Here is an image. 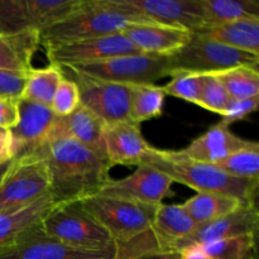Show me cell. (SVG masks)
<instances>
[{
    "label": "cell",
    "mask_w": 259,
    "mask_h": 259,
    "mask_svg": "<svg viewBox=\"0 0 259 259\" xmlns=\"http://www.w3.org/2000/svg\"><path fill=\"white\" fill-rule=\"evenodd\" d=\"M168 62L171 75L175 72L215 73L239 66L258 68L259 56L234 50L194 33L185 47L168 56Z\"/></svg>",
    "instance_id": "52a82bcc"
},
{
    "label": "cell",
    "mask_w": 259,
    "mask_h": 259,
    "mask_svg": "<svg viewBox=\"0 0 259 259\" xmlns=\"http://www.w3.org/2000/svg\"><path fill=\"white\" fill-rule=\"evenodd\" d=\"M115 257H113V258H105V259H114Z\"/></svg>",
    "instance_id": "7bdbcfd3"
},
{
    "label": "cell",
    "mask_w": 259,
    "mask_h": 259,
    "mask_svg": "<svg viewBox=\"0 0 259 259\" xmlns=\"http://www.w3.org/2000/svg\"><path fill=\"white\" fill-rule=\"evenodd\" d=\"M259 228V211L257 204L242 205L234 211L210 222L199 225L194 233L180 242L175 250L185 249L190 245H204L240 235H257Z\"/></svg>",
    "instance_id": "2e32d148"
},
{
    "label": "cell",
    "mask_w": 259,
    "mask_h": 259,
    "mask_svg": "<svg viewBox=\"0 0 259 259\" xmlns=\"http://www.w3.org/2000/svg\"><path fill=\"white\" fill-rule=\"evenodd\" d=\"M214 75L222 81L230 99H248L259 96L258 68L239 66L215 72Z\"/></svg>",
    "instance_id": "f1b7e54d"
},
{
    "label": "cell",
    "mask_w": 259,
    "mask_h": 259,
    "mask_svg": "<svg viewBox=\"0 0 259 259\" xmlns=\"http://www.w3.org/2000/svg\"><path fill=\"white\" fill-rule=\"evenodd\" d=\"M27 75L0 70V96L20 99Z\"/></svg>",
    "instance_id": "d590c367"
},
{
    "label": "cell",
    "mask_w": 259,
    "mask_h": 259,
    "mask_svg": "<svg viewBox=\"0 0 259 259\" xmlns=\"http://www.w3.org/2000/svg\"><path fill=\"white\" fill-rule=\"evenodd\" d=\"M39 46L37 30L0 34V70L27 75Z\"/></svg>",
    "instance_id": "cb8c5ba5"
},
{
    "label": "cell",
    "mask_w": 259,
    "mask_h": 259,
    "mask_svg": "<svg viewBox=\"0 0 259 259\" xmlns=\"http://www.w3.org/2000/svg\"><path fill=\"white\" fill-rule=\"evenodd\" d=\"M60 204L47 194L28 206L12 211L0 212V250L14 242L18 237L39 224Z\"/></svg>",
    "instance_id": "7402d4cb"
},
{
    "label": "cell",
    "mask_w": 259,
    "mask_h": 259,
    "mask_svg": "<svg viewBox=\"0 0 259 259\" xmlns=\"http://www.w3.org/2000/svg\"><path fill=\"white\" fill-rule=\"evenodd\" d=\"M199 225L182 205H159L154 215L151 233L161 250H175L176 245L196 230Z\"/></svg>",
    "instance_id": "44dd1931"
},
{
    "label": "cell",
    "mask_w": 259,
    "mask_h": 259,
    "mask_svg": "<svg viewBox=\"0 0 259 259\" xmlns=\"http://www.w3.org/2000/svg\"><path fill=\"white\" fill-rule=\"evenodd\" d=\"M180 254H181V259H210L200 245H190L180 250Z\"/></svg>",
    "instance_id": "ab89813d"
},
{
    "label": "cell",
    "mask_w": 259,
    "mask_h": 259,
    "mask_svg": "<svg viewBox=\"0 0 259 259\" xmlns=\"http://www.w3.org/2000/svg\"><path fill=\"white\" fill-rule=\"evenodd\" d=\"M13 161L12 142H10L9 131L0 136V166Z\"/></svg>",
    "instance_id": "f35d334b"
},
{
    "label": "cell",
    "mask_w": 259,
    "mask_h": 259,
    "mask_svg": "<svg viewBox=\"0 0 259 259\" xmlns=\"http://www.w3.org/2000/svg\"><path fill=\"white\" fill-rule=\"evenodd\" d=\"M196 34L234 50L259 56V18H244L211 25L204 28Z\"/></svg>",
    "instance_id": "603a6c76"
},
{
    "label": "cell",
    "mask_w": 259,
    "mask_h": 259,
    "mask_svg": "<svg viewBox=\"0 0 259 259\" xmlns=\"http://www.w3.org/2000/svg\"><path fill=\"white\" fill-rule=\"evenodd\" d=\"M50 176L42 159L24 156L13 159L0 184V212L22 209L50 194Z\"/></svg>",
    "instance_id": "9c48e42d"
},
{
    "label": "cell",
    "mask_w": 259,
    "mask_h": 259,
    "mask_svg": "<svg viewBox=\"0 0 259 259\" xmlns=\"http://www.w3.org/2000/svg\"><path fill=\"white\" fill-rule=\"evenodd\" d=\"M116 252H91L68 247L53 239L40 227L30 228L0 250V259H105Z\"/></svg>",
    "instance_id": "4fadbf2b"
},
{
    "label": "cell",
    "mask_w": 259,
    "mask_h": 259,
    "mask_svg": "<svg viewBox=\"0 0 259 259\" xmlns=\"http://www.w3.org/2000/svg\"><path fill=\"white\" fill-rule=\"evenodd\" d=\"M78 202L111 235L116 245L132 242L148 232L158 207L99 194Z\"/></svg>",
    "instance_id": "5b68a950"
},
{
    "label": "cell",
    "mask_w": 259,
    "mask_h": 259,
    "mask_svg": "<svg viewBox=\"0 0 259 259\" xmlns=\"http://www.w3.org/2000/svg\"><path fill=\"white\" fill-rule=\"evenodd\" d=\"M63 68L86 78L124 85L154 83V81H158L159 78L171 76L168 56L146 53L119 56L101 62Z\"/></svg>",
    "instance_id": "8992f818"
},
{
    "label": "cell",
    "mask_w": 259,
    "mask_h": 259,
    "mask_svg": "<svg viewBox=\"0 0 259 259\" xmlns=\"http://www.w3.org/2000/svg\"><path fill=\"white\" fill-rule=\"evenodd\" d=\"M106 9L143 15L171 27L197 33L205 27L200 0H96Z\"/></svg>",
    "instance_id": "30bf717a"
},
{
    "label": "cell",
    "mask_w": 259,
    "mask_h": 259,
    "mask_svg": "<svg viewBox=\"0 0 259 259\" xmlns=\"http://www.w3.org/2000/svg\"><path fill=\"white\" fill-rule=\"evenodd\" d=\"M215 166L238 179L259 180V144L250 141Z\"/></svg>",
    "instance_id": "f546056e"
},
{
    "label": "cell",
    "mask_w": 259,
    "mask_h": 259,
    "mask_svg": "<svg viewBox=\"0 0 259 259\" xmlns=\"http://www.w3.org/2000/svg\"><path fill=\"white\" fill-rule=\"evenodd\" d=\"M124 35L141 53L172 56L189 43L194 33L161 23H134L123 30Z\"/></svg>",
    "instance_id": "e0dca14e"
},
{
    "label": "cell",
    "mask_w": 259,
    "mask_h": 259,
    "mask_svg": "<svg viewBox=\"0 0 259 259\" xmlns=\"http://www.w3.org/2000/svg\"><path fill=\"white\" fill-rule=\"evenodd\" d=\"M169 77H171V81L162 86L166 95L175 96V98L199 105L202 82H204L202 73L175 72Z\"/></svg>",
    "instance_id": "1f68e13d"
},
{
    "label": "cell",
    "mask_w": 259,
    "mask_h": 259,
    "mask_svg": "<svg viewBox=\"0 0 259 259\" xmlns=\"http://www.w3.org/2000/svg\"><path fill=\"white\" fill-rule=\"evenodd\" d=\"M202 75H204V82H202L199 106L211 113L223 115L230 103V96L228 95L222 81L214 73H202Z\"/></svg>",
    "instance_id": "d6a6232c"
},
{
    "label": "cell",
    "mask_w": 259,
    "mask_h": 259,
    "mask_svg": "<svg viewBox=\"0 0 259 259\" xmlns=\"http://www.w3.org/2000/svg\"><path fill=\"white\" fill-rule=\"evenodd\" d=\"M106 124L99 116L80 104L73 113L67 116H56L48 141L70 138L105 156L103 137Z\"/></svg>",
    "instance_id": "d6986e66"
},
{
    "label": "cell",
    "mask_w": 259,
    "mask_h": 259,
    "mask_svg": "<svg viewBox=\"0 0 259 259\" xmlns=\"http://www.w3.org/2000/svg\"><path fill=\"white\" fill-rule=\"evenodd\" d=\"M19 99L3 98L0 96V128L10 131L19 120Z\"/></svg>",
    "instance_id": "8d00e7d4"
},
{
    "label": "cell",
    "mask_w": 259,
    "mask_h": 259,
    "mask_svg": "<svg viewBox=\"0 0 259 259\" xmlns=\"http://www.w3.org/2000/svg\"><path fill=\"white\" fill-rule=\"evenodd\" d=\"M29 156L42 159L50 176V194L57 204L81 201L98 194L111 180L104 154L70 138L46 142Z\"/></svg>",
    "instance_id": "6da1fadb"
},
{
    "label": "cell",
    "mask_w": 259,
    "mask_h": 259,
    "mask_svg": "<svg viewBox=\"0 0 259 259\" xmlns=\"http://www.w3.org/2000/svg\"><path fill=\"white\" fill-rule=\"evenodd\" d=\"M200 247L210 259H254L255 235H240Z\"/></svg>",
    "instance_id": "4dcf8cb0"
},
{
    "label": "cell",
    "mask_w": 259,
    "mask_h": 259,
    "mask_svg": "<svg viewBox=\"0 0 259 259\" xmlns=\"http://www.w3.org/2000/svg\"><path fill=\"white\" fill-rule=\"evenodd\" d=\"M141 164L162 172L174 182L189 186L197 192H212L239 200L242 204H255L259 180L230 176L214 164L202 163L181 156L177 151H163L151 146Z\"/></svg>",
    "instance_id": "7a4b0ae2"
},
{
    "label": "cell",
    "mask_w": 259,
    "mask_h": 259,
    "mask_svg": "<svg viewBox=\"0 0 259 259\" xmlns=\"http://www.w3.org/2000/svg\"><path fill=\"white\" fill-rule=\"evenodd\" d=\"M103 143L104 153L111 166H139L151 148L142 136L139 124L132 120L106 124Z\"/></svg>",
    "instance_id": "ac0fdd59"
},
{
    "label": "cell",
    "mask_w": 259,
    "mask_h": 259,
    "mask_svg": "<svg viewBox=\"0 0 259 259\" xmlns=\"http://www.w3.org/2000/svg\"><path fill=\"white\" fill-rule=\"evenodd\" d=\"M249 142L235 136L228 126L218 123L210 126L204 134L194 139L186 148L177 152L181 156L194 161L215 166L224 161L232 153L248 146Z\"/></svg>",
    "instance_id": "ffe728a7"
},
{
    "label": "cell",
    "mask_w": 259,
    "mask_h": 259,
    "mask_svg": "<svg viewBox=\"0 0 259 259\" xmlns=\"http://www.w3.org/2000/svg\"><path fill=\"white\" fill-rule=\"evenodd\" d=\"M45 50L51 65H56L61 68L141 53L123 33L52 46Z\"/></svg>",
    "instance_id": "7c38bea8"
},
{
    "label": "cell",
    "mask_w": 259,
    "mask_h": 259,
    "mask_svg": "<svg viewBox=\"0 0 259 259\" xmlns=\"http://www.w3.org/2000/svg\"><path fill=\"white\" fill-rule=\"evenodd\" d=\"M175 182L162 172L139 164L136 172L120 180L111 179L100 191L103 196L128 200L137 204L159 206L163 200L171 195V187Z\"/></svg>",
    "instance_id": "5bb4252c"
},
{
    "label": "cell",
    "mask_w": 259,
    "mask_h": 259,
    "mask_svg": "<svg viewBox=\"0 0 259 259\" xmlns=\"http://www.w3.org/2000/svg\"><path fill=\"white\" fill-rule=\"evenodd\" d=\"M19 120L10 129L13 159L29 156L47 142L56 120V114L50 106L19 99Z\"/></svg>",
    "instance_id": "9a60e30c"
},
{
    "label": "cell",
    "mask_w": 259,
    "mask_h": 259,
    "mask_svg": "<svg viewBox=\"0 0 259 259\" xmlns=\"http://www.w3.org/2000/svg\"><path fill=\"white\" fill-rule=\"evenodd\" d=\"M200 4L205 20L204 28L244 18H259L257 0H200Z\"/></svg>",
    "instance_id": "4316f807"
},
{
    "label": "cell",
    "mask_w": 259,
    "mask_h": 259,
    "mask_svg": "<svg viewBox=\"0 0 259 259\" xmlns=\"http://www.w3.org/2000/svg\"><path fill=\"white\" fill-rule=\"evenodd\" d=\"M83 0H0V34L40 32L81 7Z\"/></svg>",
    "instance_id": "ba28073f"
},
{
    "label": "cell",
    "mask_w": 259,
    "mask_h": 259,
    "mask_svg": "<svg viewBox=\"0 0 259 259\" xmlns=\"http://www.w3.org/2000/svg\"><path fill=\"white\" fill-rule=\"evenodd\" d=\"M40 227L50 237L68 247L91 252H116L111 235L78 201L56 206Z\"/></svg>",
    "instance_id": "277c9868"
},
{
    "label": "cell",
    "mask_w": 259,
    "mask_h": 259,
    "mask_svg": "<svg viewBox=\"0 0 259 259\" xmlns=\"http://www.w3.org/2000/svg\"><path fill=\"white\" fill-rule=\"evenodd\" d=\"M77 85L80 104L105 124L131 120V85L93 80L62 68Z\"/></svg>",
    "instance_id": "8fae6325"
},
{
    "label": "cell",
    "mask_w": 259,
    "mask_h": 259,
    "mask_svg": "<svg viewBox=\"0 0 259 259\" xmlns=\"http://www.w3.org/2000/svg\"><path fill=\"white\" fill-rule=\"evenodd\" d=\"M166 94L154 83L131 85V120L137 124L158 118L163 114Z\"/></svg>",
    "instance_id": "83f0119b"
},
{
    "label": "cell",
    "mask_w": 259,
    "mask_h": 259,
    "mask_svg": "<svg viewBox=\"0 0 259 259\" xmlns=\"http://www.w3.org/2000/svg\"><path fill=\"white\" fill-rule=\"evenodd\" d=\"M114 259H181V254L177 250H152V252H143L136 253V254L129 255H118L115 253Z\"/></svg>",
    "instance_id": "74e56055"
},
{
    "label": "cell",
    "mask_w": 259,
    "mask_h": 259,
    "mask_svg": "<svg viewBox=\"0 0 259 259\" xmlns=\"http://www.w3.org/2000/svg\"><path fill=\"white\" fill-rule=\"evenodd\" d=\"M7 132H8V131H5V129L0 128V136H2V134H5V133H7Z\"/></svg>",
    "instance_id": "b9f144b4"
},
{
    "label": "cell",
    "mask_w": 259,
    "mask_h": 259,
    "mask_svg": "<svg viewBox=\"0 0 259 259\" xmlns=\"http://www.w3.org/2000/svg\"><path fill=\"white\" fill-rule=\"evenodd\" d=\"M63 77L65 75L62 68L51 63L46 67L32 68L27 73L20 99L40 105L51 106L56 90Z\"/></svg>",
    "instance_id": "484cf974"
},
{
    "label": "cell",
    "mask_w": 259,
    "mask_h": 259,
    "mask_svg": "<svg viewBox=\"0 0 259 259\" xmlns=\"http://www.w3.org/2000/svg\"><path fill=\"white\" fill-rule=\"evenodd\" d=\"M80 106V93L72 80L65 76L58 85L50 108L57 116H67Z\"/></svg>",
    "instance_id": "836d02e7"
},
{
    "label": "cell",
    "mask_w": 259,
    "mask_h": 259,
    "mask_svg": "<svg viewBox=\"0 0 259 259\" xmlns=\"http://www.w3.org/2000/svg\"><path fill=\"white\" fill-rule=\"evenodd\" d=\"M242 205L244 204L234 197L212 192H197L186 200L182 206L197 225H204L234 211Z\"/></svg>",
    "instance_id": "d4e9b609"
},
{
    "label": "cell",
    "mask_w": 259,
    "mask_h": 259,
    "mask_svg": "<svg viewBox=\"0 0 259 259\" xmlns=\"http://www.w3.org/2000/svg\"><path fill=\"white\" fill-rule=\"evenodd\" d=\"M134 23H156L143 15L100 7L96 0H83L81 7L39 32L43 48L121 33Z\"/></svg>",
    "instance_id": "3957f363"
},
{
    "label": "cell",
    "mask_w": 259,
    "mask_h": 259,
    "mask_svg": "<svg viewBox=\"0 0 259 259\" xmlns=\"http://www.w3.org/2000/svg\"><path fill=\"white\" fill-rule=\"evenodd\" d=\"M259 96L248 99H230L229 105L222 115L220 124L229 128L230 124L243 120L258 109Z\"/></svg>",
    "instance_id": "e575fe53"
},
{
    "label": "cell",
    "mask_w": 259,
    "mask_h": 259,
    "mask_svg": "<svg viewBox=\"0 0 259 259\" xmlns=\"http://www.w3.org/2000/svg\"><path fill=\"white\" fill-rule=\"evenodd\" d=\"M12 163H13V161H10L9 163L3 164V166H0V184H2V181H3V180H4L5 175L8 174V171H9V168H10V166H12Z\"/></svg>",
    "instance_id": "60d3db41"
}]
</instances>
